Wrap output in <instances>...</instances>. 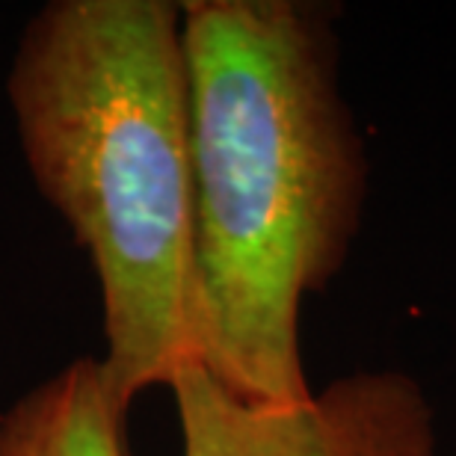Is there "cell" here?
I'll list each match as a JSON object with an SVG mask.
<instances>
[{
  "instance_id": "obj_1",
  "label": "cell",
  "mask_w": 456,
  "mask_h": 456,
  "mask_svg": "<svg viewBox=\"0 0 456 456\" xmlns=\"http://www.w3.org/2000/svg\"><path fill=\"white\" fill-rule=\"evenodd\" d=\"M181 36L193 362L249 403H305L299 308L341 270L364 196L332 33L294 0H190Z\"/></svg>"
},
{
  "instance_id": "obj_2",
  "label": "cell",
  "mask_w": 456,
  "mask_h": 456,
  "mask_svg": "<svg viewBox=\"0 0 456 456\" xmlns=\"http://www.w3.org/2000/svg\"><path fill=\"white\" fill-rule=\"evenodd\" d=\"M39 193L89 255L127 412L193 362V158L181 4L53 0L6 80Z\"/></svg>"
},
{
  "instance_id": "obj_3",
  "label": "cell",
  "mask_w": 456,
  "mask_h": 456,
  "mask_svg": "<svg viewBox=\"0 0 456 456\" xmlns=\"http://www.w3.org/2000/svg\"><path fill=\"white\" fill-rule=\"evenodd\" d=\"M184 456H436L430 400L397 370H364L297 406L234 397L199 362L172 379Z\"/></svg>"
},
{
  "instance_id": "obj_4",
  "label": "cell",
  "mask_w": 456,
  "mask_h": 456,
  "mask_svg": "<svg viewBox=\"0 0 456 456\" xmlns=\"http://www.w3.org/2000/svg\"><path fill=\"white\" fill-rule=\"evenodd\" d=\"M0 456H134L102 359L69 362L0 415Z\"/></svg>"
}]
</instances>
